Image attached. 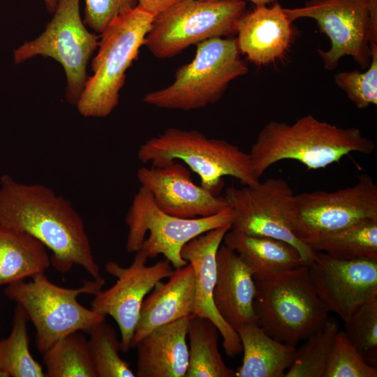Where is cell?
<instances>
[{"label": "cell", "instance_id": "9a60e30c", "mask_svg": "<svg viewBox=\"0 0 377 377\" xmlns=\"http://www.w3.org/2000/svg\"><path fill=\"white\" fill-rule=\"evenodd\" d=\"M307 266L319 299L344 322L361 305L377 300V260H341L316 251Z\"/></svg>", "mask_w": 377, "mask_h": 377}, {"label": "cell", "instance_id": "7402d4cb", "mask_svg": "<svg viewBox=\"0 0 377 377\" xmlns=\"http://www.w3.org/2000/svg\"><path fill=\"white\" fill-rule=\"evenodd\" d=\"M223 242L236 252L255 281L267 280L306 265L294 246L280 239L250 236L231 228Z\"/></svg>", "mask_w": 377, "mask_h": 377}, {"label": "cell", "instance_id": "7c38bea8", "mask_svg": "<svg viewBox=\"0 0 377 377\" xmlns=\"http://www.w3.org/2000/svg\"><path fill=\"white\" fill-rule=\"evenodd\" d=\"M224 197L235 214L232 228L284 241L297 250L306 265L313 260L316 251L293 232L295 194L285 179L271 177L256 185L230 186Z\"/></svg>", "mask_w": 377, "mask_h": 377}, {"label": "cell", "instance_id": "277c9868", "mask_svg": "<svg viewBox=\"0 0 377 377\" xmlns=\"http://www.w3.org/2000/svg\"><path fill=\"white\" fill-rule=\"evenodd\" d=\"M154 16L139 5L116 17L101 34L98 51L76 103L86 117H105L119 102L126 71L145 45Z\"/></svg>", "mask_w": 377, "mask_h": 377}, {"label": "cell", "instance_id": "ffe728a7", "mask_svg": "<svg viewBox=\"0 0 377 377\" xmlns=\"http://www.w3.org/2000/svg\"><path fill=\"white\" fill-rule=\"evenodd\" d=\"M168 279L166 283L158 282L144 300L131 348L156 327L193 314L195 280L192 265L175 269Z\"/></svg>", "mask_w": 377, "mask_h": 377}, {"label": "cell", "instance_id": "6da1fadb", "mask_svg": "<svg viewBox=\"0 0 377 377\" xmlns=\"http://www.w3.org/2000/svg\"><path fill=\"white\" fill-rule=\"evenodd\" d=\"M0 226L27 232L50 250L51 265L65 274L77 265L98 281L101 275L82 216L71 202L39 184L0 179Z\"/></svg>", "mask_w": 377, "mask_h": 377}, {"label": "cell", "instance_id": "4dcf8cb0", "mask_svg": "<svg viewBox=\"0 0 377 377\" xmlns=\"http://www.w3.org/2000/svg\"><path fill=\"white\" fill-rule=\"evenodd\" d=\"M345 323L350 341L371 365L377 364V300L358 307Z\"/></svg>", "mask_w": 377, "mask_h": 377}, {"label": "cell", "instance_id": "e0dca14e", "mask_svg": "<svg viewBox=\"0 0 377 377\" xmlns=\"http://www.w3.org/2000/svg\"><path fill=\"white\" fill-rule=\"evenodd\" d=\"M232 225L207 231L187 242L182 257L192 265L195 280V298L193 314L212 320L223 338L226 353L235 357L242 352L237 332L218 313L213 300L216 279V254L226 232Z\"/></svg>", "mask_w": 377, "mask_h": 377}, {"label": "cell", "instance_id": "3957f363", "mask_svg": "<svg viewBox=\"0 0 377 377\" xmlns=\"http://www.w3.org/2000/svg\"><path fill=\"white\" fill-rule=\"evenodd\" d=\"M138 158L154 167L180 160L199 176L200 186L214 195L221 190L226 176L236 178L244 185L260 182L249 153L225 140L208 138L196 130L167 128L142 144Z\"/></svg>", "mask_w": 377, "mask_h": 377}, {"label": "cell", "instance_id": "4316f807", "mask_svg": "<svg viewBox=\"0 0 377 377\" xmlns=\"http://www.w3.org/2000/svg\"><path fill=\"white\" fill-rule=\"evenodd\" d=\"M47 377H96L88 339L80 332L71 333L43 353Z\"/></svg>", "mask_w": 377, "mask_h": 377}, {"label": "cell", "instance_id": "603a6c76", "mask_svg": "<svg viewBox=\"0 0 377 377\" xmlns=\"http://www.w3.org/2000/svg\"><path fill=\"white\" fill-rule=\"evenodd\" d=\"M242 345V364L237 377H284L296 354V348L276 340L257 322L236 330Z\"/></svg>", "mask_w": 377, "mask_h": 377}, {"label": "cell", "instance_id": "83f0119b", "mask_svg": "<svg viewBox=\"0 0 377 377\" xmlns=\"http://www.w3.org/2000/svg\"><path fill=\"white\" fill-rule=\"evenodd\" d=\"M310 246L341 260H377V219L357 223Z\"/></svg>", "mask_w": 377, "mask_h": 377}, {"label": "cell", "instance_id": "8fae6325", "mask_svg": "<svg viewBox=\"0 0 377 377\" xmlns=\"http://www.w3.org/2000/svg\"><path fill=\"white\" fill-rule=\"evenodd\" d=\"M377 219V185L367 174L335 191L295 194L292 230L309 246L357 223Z\"/></svg>", "mask_w": 377, "mask_h": 377}, {"label": "cell", "instance_id": "cb8c5ba5", "mask_svg": "<svg viewBox=\"0 0 377 377\" xmlns=\"http://www.w3.org/2000/svg\"><path fill=\"white\" fill-rule=\"evenodd\" d=\"M50 265L47 248L38 239L0 226V286L45 273Z\"/></svg>", "mask_w": 377, "mask_h": 377}, {"label": "cell", "instance_id": "e575fe53", "mask_svg": "<svg viewBox=\"0 0 377 377\" xmlns=\"http://www.w3.org/2000/svg\"><path fill=\"white\" fill-rule=\"evenodd\" d=\"M184 0H138V5L154 16Z\"/></svg>", "mask_w": 377, "mask_h": 377}, {"label": "cell", "instance_id": "ba28073f", "mask_svg": "<svg viewBox=\"0 0 377 377\" xmlns=\"http://www.w3.org/2000/svg\"><path fill=\"white\" fill-rule=\"evenodd\" d=\"M235 217L230 207L206 217L172 216L158 208L150 191L140 186L126 215V249L129 253L142 249L149 258L161 254L175 269L182 267L188 263L181 256L187 242L207 231L232 225Z\"/></svg>", "mask_w": 377, "mask_h": 377}, {"label": "cell", "instance_id": "d6986e66", "mask_svg": "<svg viewBox=\"0 0 377 377\" xmlns=\"http://www.w3.org/2000/svg\"><path fill=\"white\" fill-rule=\"evenodd\" d=\"M256 283L249 268L233 250L221 244L216 254V279L213 290L215 307L235 331L256 322Z\"/></svg>", "mask_w": 377, "mask_h": 377}, {"label": "cell", "instance_id": "44dd1931", "mask_svg": "<svg viewBox=\"0 0 377 377\" xmlns=\"http://www.w3.org/2000/svg\"><path fill=\"white\" fill-rule=\"evenodd\" d=\"M189 317L161 325L141 339L137 348L138 377H185Z\"/></svg>", "mask_w": 377, "mask_h": 377}, {"label": "cell", "instance_id": "484cf974", "mask_svg": "<svg viewBox=\"0 0 377 377\" xmlns=\"http://www.w3.org/2000/svg\"><path fill=\"white\" fill-rule=\"evenodd\" d=\"M29 317L17 304L13 327L8 338L0 339V377H45L42 366L34 358L29 346Z\"/></svg>", "mask_w": 377, "mask_h": 377}, {"label": "cell", "instance_id": "d6a6232c", "mask_svg": "<svg viewBox=\"0 0 377 377\" xmlns=\"http://www.w3.org/2000/svg\"><path fill=\"white\" fill-rule=\"evenodd\" d=\"M371 59L366 71H343L334 76L335 84L358 109L377 105V43H371Z\"/></svg>", "mask_w": 377, "mask_h": 377}, {"label": "cell", "instance_id": "f1b7e54d", "mask_svg": "<svg viewBox=\"0 0 377 377\" xmlns=\"http://www.w3.org/2000/svg\"><path fill=\"white\" fill-rule=\"evenodd\" d=\"M339 330L338 322L328 317L325 323L296 350L294 360L284 377H324Z\"/></svg>", "mask_w": 377, "mask_h": 377}, {"label": "cell", "instance_id": "1f68e13d", "mask_svg": "<svg viewBox=\"0 0 377 377\" xmlns=\"http://www.w3.org/2000/svg\"><path fill=\"white\" fill-rule=\"evenodd\" d=\"M376 376V367L371 365L363 358L350 341L344 330H339L324 377Z\"/></svg>", "mask_w": 377, "mask_h": 377}, {"label": "cell", "instance_id": "2e32d148", "mask_svg": "<svg viewBox=\"0 0 377 377\" xmlns=\"http://www.w3.org/2000/svg\"><path fill=\"white\" fill-rule=\"evenodd\" d=\"M137 179L150 191L158 208L172 216L206 217L229 207L224 196L196 185L189 170L176 161L161 167L142 166L137 171Z\"/></svg>", "mask_w": 377, "mask_h": 377}, {"label": "cell", "instance_id": "8992f818", "mask_svg": "<svg viewBox=\"0 0 377 377\" xmlns=\"http://www.w3.org/2000/svg\"><path fill=\"white\" fill-rule=\"evenodd\" d=\"M248 72L236 38H210L197 44L195 57L177 69L171 84L147 93L143 101L162 109L202 108L217 102L230 82Z\"/></svg>", "mask_w": 377, "mask_h": 377}, {"label": "cell", "instance_id": "ac0fdd59", "mask_svg": "<svg viewBox=\"0 0 377 377\" xmlns=\"http://www.w3.org/2000/svg\"><path fill=\"white\" fill-rule=\"evenodd\" d=\"M291 23L277 1L271 7L259 5L245 11L236 24L239 52L258 66L282 58L293 40Z\"/></svg>", "mask_w": 377, "mask_h": 377}, {"label": "cell", "instance_id": "7a4b0ae2", "mask_svg": "<svg viewBox=\"0 0 377 377\" xmlns=\"http://www.w3.org/2000/svg\"><path fill=\"white\" fill-rule=\"evenodd\" d=\"M373 140L357 128H341L311 114L295 123L270 121L260 131L249 153L255 175L260 179L272 165L295 160L317 170L339 161L351 152L370 154Z\"/></svg>", "mask_w": 377, "mask_h": 377}, {"label": "cell", "instance_id": "5bb4252c", "mask_svg": "<svg viewBox=\"0 0 377 377\" xmlns=\"http://www.w3.org/2000/svg\"><path fill=\"white\" fill-rule=\"evenodd\" d=\"M147 253L142 249L136 254L129 267L109 261L106 271L116 279L110 288L99 292L91 302L90 309L105 316H110L117 323L121 335V350L128 353L138 324L145 296L162 279L174 272L168 260L158 261L148 266Z\"/></svg>", "mask_w": 377, "mask_h": 377}, {"label": "cell", "instance_id": "9c48e42d", "mask_svg": "<svg viewBox=\"0 0 377 377\" xmlns=\"http://www.w3.org/2000/svg\"><path fill=\"white\" fill-rule=\"evenodd\" d=\"M246 11L237 0H184L154 16L145 45L155 57L167 59L192 45L236 33Z\"/></svg>", "mask_w": 377, "mask_h": 377}, {"label": "cell", "instance_id": "d4e9b609", "mask_svg": "<svg viewBox=\"0 0 377 377\" xmlns=\"http://www.w3.org/2000/svg\"><path fill=\"white\" fill-rule=\"evenodd\" d=\"M220 332L208 318L192 314L189 317L188 365L185 377H235L219 349Z\"/></svg>", "mask_w": 377, "mask_h": 377}, {"label": "cell", "instance_id": "74e56055", "mask_svg": "<svg viewBox=\"0 0 377 377\" xmlns=\"http://www.w3.org/2000/svg\"><path fill=\"white\" fill-rule=\"evenodd\" d=\"M0 330H1V328H0Z\"/></svg>", "mask_w": 377, "mask_h": 377}, {"label": "cell", "instance_id": "4fadbf2b", "mask_svg": "<svg viewBox=\"0 0 377 377\" xmlns=\"http://www.w3.org/2000/svg\"><path fill=\"white\" fill-rule=\"evenodd\" d=\"M54 13L40 36L14 50V61L17 64L37 55L57 61L67 78L66 98L76 105L87 80V64L98 46L99 37L83 24L79 0H58Z\"/></svg>", "mask_w": 377, "mask_h": 377}, {"label": "cell", "instance_id": "8d00e7d4", "mask_svg": "<svg viewBox=\"0 0 377 377\" xmlns=\"http://www.w3.org/2000/svg\"><path fill=\"white\" fill-rule=\"evenodd\" d=\"M47 8L50 12H54L57 6L58 0H44Z\"/></svg>", "mask_w": 377, "mask_h": 377}, {"label": "cell", "instance_id": "52a82bcc", "mask_svg": "<svg viewBox=\"0 0 377 377\" xmlns=\"http://www.w3.org/2000/svg\"><path fill=\"white\" fill-rule=\"evenodd\" d=\"M29 282H13L5 289L6 295L16 302L27 313L36 330V345L45 353L64 337L87 331L105 316L82 306L77 300L82 294L97 295L105 281H84L82 286L67 288L52 283L44 273Z\"/></svg>", "mask_w": 377, "mask_h": 377}, {"label": "cell", "instance_id": "f546056e", "mask_svg": "<svg viewBox=\"0 0 377 377\" xmlns=\"http://www.w3.org/2000/svg\"><path fill=\"white\" fill-rule=\"evenodd\" d=\"M96 377H135L129 364L120 355L121 343L115 330L105 320L87 331Z\"/></svg>", "mask_w": 377, "mask_h": 377}, {"label": "cell", "instance_id": "5b68a950", "mask_svg": "<svg viewBox=\"0 0 377 377\" xmlns=\"http://www.w3.org/2000/svg\"><path fill=\"white\" fill-rule=\"evenodd\" d=\"M255 283L256 322L277 341L295 346L329 317L330 311L317 295L306 265Z\"/></svg>", "mask_w": 377, "mask_h": 377}, {"label": "cell", "instance_id": "30bf717a", "mask_svg": "<svg viewBox=\"0 0 377 377\" xmlns=\"http://www.w3.org/2000/svg\"><path fill=\"white\" fill-rule=\"evenodd\" d=\"M293 22L312 18L328 36L331 47L318 49L324 68L332 71L345 55L352 57L362 68L371 59V44L377 43V0H309L303 7L284 8Z\"/></svg>", "mask_w": 377, "mask_h": 377}, {"label": "cell", "instance_id": "836d02e7", "mask_svg": "<svg viewBox=\"0 0 377 377\" xmlns=\"http://www.w3.org/2000/svg\"><path fill=\"white\" fill-rule=\"evenodd\" d=\"M137 3L138 0H85L84 22L101 34L116 17Z\"/></svg>", "mask_w": 377, "mask_h": 377}, {"label": "cell", "instance_id": "d590c367", "mask_svg": "<svg viewBox=\"0 0 377 377\" xmlns=\"http://www.w3.org/2000/svg\"><path fill=\"white\" fill-rule=\"evenodd\" d=\"M206 1H220V0H206ZM237 1H251L253 3H254L256 6L267 5L268 3H274V2L277 1V0H237Z\"/></svg>", "mask_w": 377, "mask_h": 377}]
</instances>
